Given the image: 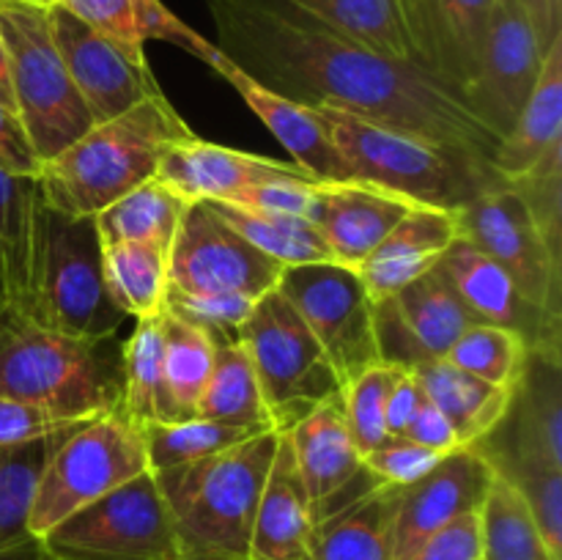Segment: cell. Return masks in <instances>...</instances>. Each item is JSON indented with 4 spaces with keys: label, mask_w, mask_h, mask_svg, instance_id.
Here are the masks:
<instances>
[{
    "label": "cell",
    "mask_w": 562,
    "mask_h": 560,
    "mask_svg": "<svg viewBox=\"0 0 562 560\" xmlns=\"http://www.w3.org/2000/svg\"><path fill=\"white\" fill-rule=\"evenodd\" d=\"M110 294L126 316H154L168 296V253L140 242H102Z\"/></svg>",
    "instance_id": "d590c367"
},
{
    "label": "cell",
    "mask_w": 562,
    "mask_h": 560,
    "mask_svg": "<svg viewBox=\"0 0 562 560\" xmlns=\"http://www.w3.org/2000/svg\"><path fill=\"white\" fill-rule=\"evenodd\" d=\"M423 395L442 412L459 434V443L481 445L505 421L514 388H497L448 360H431L412 368Z\"/></svg>",
    "instance_id": "f546056e"
},
{
    "label": "cell",
    "mask_w": 562,
    "mask_h": 560,
    "mask_svg": "<svg viewBox=\"0 0 562 560\" xmlns=\"http://www.w3.org/2000/svg\"><path fill=\"white\" fill-rule=\"evenodd\" d=\"M448 453H437L431 448L412 443L406 437H390L387 443L379 445L376 450L362 456L368 472L376 481L390 483V486H409V483L420 481L423 475L434 470L439 461Z\"/></svg>",
    "instance_id": "7dc6e473"
},
{
    "label": "cell",
    "mask_w": 562,
    "mask_h": 560,
    "mask_svg": "<svg viewBox=\"0 0 562 560\" xmlns=\"http://www.w3.org/2000/svg\"><path fill=\"white\" fill-rule=\"evenodd\" d=\"M165 382H168L170 401L176 406L179 421H190L198 412L203 388L212 373L217 340L206 329L184 322L165 311Z\"/></svg>",
    "instance_id": "8d00e7d4"
},
{
    "label": "cell",
    "mask_w": 562,
    "mask_h": 560,
    "mask_svg": "<svg viewBox=\"0 0 562 560\" xmlns=\"http://www.w3.org/2000/svg\"><path fill=\"white\" fill-rule=\"evenodd\" d=\"M283 3L373 53L415 64L395 0H283Z\"/></svg>",
    "instance_id": "e575fe53"
},
{
    "label": "cell",
    "mask_w": 562,
    "mask_h": 560,
    "mask_svg": "<svg viewBox=\"0 0 562 560\" xmlns=\"http://www.w3.org/2000/svg\"><path fill=\"white\" fill-rule=\"evenodd\" d=\"M404 437L412 439V443L423 445V448L437 450V453H453V450L464 448V445L459 443V434H456V428L450 426L448 417H445L442 412L426 399V395H423L420 406H417L415 417H412Z\"/></svg>",
    "instance_id": "816d5d0a"
},
{
    "label": "cell",
    "mask_w": 562,
    "mask_h": 560,
    "mask_svg": "<svg viewBox=\"0 0 562 560\" xmlns=\"http://www.w3.org/2000/svg\"><path fill=\"white\" fill-rule=\"evenodd\" d=\"M423 401V390L417 384L415 373L404 371L395 382V388L390 390L387 399V412H384V421H387V434L390 437H404L406 428H409L412 417H415L417 406Z\"/></svg>",
    "instance_id": "f5cc1de1"
},
{
    "label": "cell",
    "mask_w": 562,
    "mask_h": 560,
    "mask_svg": "<svg viewBox=\"0 0 562 560\" xmlns=\"http://www.w3.org/2000/svg\"><path fill=\"white\" fill-rule=\"evenodd\" d=\"M274 176H307L294 163L247 154L239 148L201 141L198 135L173 143L162 152L157 179L192 201H231L236 192L274 179Z\"/></svg>",
    "instance_id": "7402d4cb"
},
{
    "label": "cell",
    "mask_w": 562,
    "mask_h": 560,
    "mask_svg": "<svg viewBox=\"0 0 562 560\" xmlns=\"http://www.w3.org/2000/svg\"><path fill=\"white\" fill-rule=\"evenodd\" d=\"M327 119L346 181L376 187L417 206L461 209L481 192L503 184L494 168L459 152L373 124L340 110L318 108Z\"/></svg>",
    "instance_id": "5b68a950"
},
{
    "label": "cell",
    "mask_w": 562,
    "mask_h": 560,
    "mask_svg": "<svg viewBox=\"0 0 562 560\" xmlns=\"http://www.w3.org/2000/svg\"><path fill=\"white\" fill-rule=\"evenodd\" d=\"M44 201L36 179L0 170V313L31 316Z\"/></svg>",
    "instance_id": "d4e9b609"
},
{
    "label": "cell",
    "mask_w": 562,
    "mask_h": 560,
    "mask_svg": "<svg viewBox=\"0 0 562 560\" xmlns=\"http://www.w3.org/2000/svg\"><path fill=\"white\" fill-rule=\"evenodd\" d=\"M456 217L459 236L494 258L519 294L549 322L560 324V258L543 242L525 195L503 181L456 209Z\"/></svg>",
    "instance_id": "7c38bea8"
},
{
    "label": "cell",
    "mask_w": 562,
    "mask_h": 560,
    "mask_svg": "<svg viewBox=\"0 0 562 560\" xmlns=\"http://www.w3.org/2000/svg\"><path fill=\"white\" fill-rule=\"evenodd\" d=\"M0 108H5V110H11V113H16V108H14V91H11L9 49H5L3 33H0Z\"/></svg>",
    "instance_id": "11a10c76"
},
{
    "label": "cell",
    "mask_w": 562,
    "mask_h": 560,
    "mask_svg": "<svg viewBox=\"0 0 562 560\" xmlns=\"http://www.w3.org/2000/svg\"><path fill=\"white\" fill-rule=\"evenodd\" d=\"M543 55L547 49L519 0H494L467 104L499 141L514 130L530 99L541 77Z\"/></svg>",
    "instance_id": "9a60e30c"
},
{
    "label": "cell",
    "mask_w": 562,
    "mask_h": 560,
    "mask_svg": "<svg viewBox=\"0 0 562 560\" xmlns=\"http://www.w3.org/2000/svg\"><path fill=\"white\" fill-rule=\"evenodd\" d=\"M148 470L143 428L121 410L66 434L38 472L27 511V533L42 538L66 516L97 503Z\"/></svg>",
    "instance_id": "ba28073f"
},
{
    "label": "cell",
    "mask_w": 562,
    "mask_h": 560,
    "mask_svg": "<svg viewBox=\"0 0 562 560\" xmlns=\"http://www.w3.org/2000/svg\"><path fill=\"white\" fill-rule=\"evenodd\" d=\"M195 417L250 428V432L274 428L258 384L256 366L241 340H217V355L198 401Z\"/></svg>",
    "instance_id": "1f68e13d"
},
{
    "label": "cell",
    "mask_w": 562,
    "mask_h": 560,
    "mask_svg": "<svg viewBox=\"0 0 562 560\" xmlns=\"http://www.w3.org/2000/svg\"><path fill=\"white\" fill-rule=\"evenodd\" d=\"M401 486L376 483L313 525L311 560H393V519Z\"/></svg>",
    "instance_id": "f1b7e54d"
},
{
    "label": "cell",
    "mask_w": 562,
    "mask_h": 560,
    "mask_svg": "<svg viewBox=\"0 0 562 560\" xmlns=\"http://www.w3.org/2000/svg\"><path fill=\"white\" fill-rule=\"evenodd\" d=\"M311 533L313 516L305 483L296 470L289 437L280 432L278 450L258 500L247 560H311Z\"/></svg>",
    "instance_id": "484cf974"
},
{
    "label": "cell",
    "mask_w": 562,
    "mask_h": 560,
    "mask_svg": "<svg viewBox=\"0 0 562 560\" xmlns=\"http://www.w3.org/2000/svg\"><path fill=\"white\" fill-rule=\"evenodd\" d=\"M77 426H82V423L64 421V417L47 415V412L33 410V406H25L20 401H11L0 395V450H11L16 445L49 437V434L71 432Z\"/></svg>",
    "instance_id": "681fc988"
},
{
    "label": "cell",
    "mask_w": 562,
    "mask_h": 560,
    "mask_svg": "<svg viewBox=\"0 0 562 560\" xmlns=\"http://www.w3.org/2000/svg\"><path fill=\"white\" fill-rule=\"evenodd\" d=\"M38 168H42V163H38L16 113L0 108V170L11 176H31V179H36Z\"/></svg>",
    "instance_id": "f907efd6"
},
{
    "label": "cell",
    "mask_w": 562,
    "mask_h": 560,
    "mask_svg": "<svg viewBox=\"0 0 562 560\" xmlns=\"http://www.w3.org/2000/svg\"><path fill=\"white\" fill-rule=\"evenodd\" d=\"M187 201L157 176L97 214L102 242H140L170 253Z\"/></svg>",
    "instance_id": "d6a6232c"
},
{
    "label": "cell",
    "mask_w": 562,
    "mask_h": 560,
    "mask_svg": "<svg viewBox=\"0 0 562 560\" xmlns=\"http://www.w3.org/2000/svg\"><path fill=\"white\" fill-rule=\"evenodd\" d=\"M38 541L53 560H184L151 472L66 516Z\"/></svg>",
    "instance_id": "30bf717a"
},
{
    "label": "cell",
    "mask_w": 562,
    "mask_h": 560,
    "mask_svg": "<svg viewBox=\"0 0 562 560\" xmlns=\"http://www.w3.org/2000/svg\"><path fill=\"white\" fill-rule=\"evenodd\" d=\"M404 560H483L481 511L459 516L434 530Z\"/></svg>",
    "instance_id": "c3c4849f"
},
{
    "label": "cell",
    "mask_w": 562,
    "mask_h": 560,
    "mask_svg": "<svg viewBox=\"0 0 562 560\" xmlns=\"http://www.w3.org/2000/svg\"><path fill=\"white\" fill-rule=\"evenodd\" d=\"M503 423L514 426L510 445L503 450L477 448L483 453L527 456L562 470V379L560 357L530 351L514 388L510 410Z\"/></svg>",
    "instance_id": "4316f807"
},
{
    "label": "cell",
    "mask_w": 562,
    "mask_h": 560,
    "mask_svg": "<svg viewBox=\"0 0 562 560\" xmlns=\"http://www.w3.org/2000/svg\"><path fill=\"white\" fill-rule=\"evenodd\" d=\"M283 269L236 234L206 201L187 203L168 253L170 289L261 300L278 289Z\"/></svg>",
    "instance_id": "4fadbf2b"
},
{
    "label": "cell",
    "mask_w": 562,
    "mask_h": 560,
    "mask_svg": "<svg viewBox=\"0 0 562 560\" xmlns=\"http://www.w3.org/2000/svg\"><path fill=\"white\" fill-rule=\"evenodd\" d=\"M453 239H459L456 209H409L384 236L382 245L371 253V258L357 267L371 305H379L387 296L406 289L412 280L431 272L439 256L453 245Z\"/></svg>",
    "instance_id": "cb8c5ba5"
},
{
    "label": "cell",
    "mask_w": 562,
    "mask_h": 560,
    "mask_svg": "<svg viewBox=\"0 0 562 560\" xmlns=\"http://www.w3.org/2000/svg\"><path fill=\"white\" fill-rule=\"evenodd\" d=\"M437 269L475 322L514 329L527 340L530 351L560 357V324L549 322L538 307H532L519 294L510 275L472 242L464 236L453 239V245L439 256Z\"/></svg>",
    "instance_id": "ffe728a7"
},
{
    "label": "cell",
    "mask_w": 562,
    "mask_h": 560,
    "mask_svg": "<svg viewBox=\"0 0 562 560\" xmlns=\"http://www.w3.org/2000/svg\"><path fill=\"white\" fill-rule=\"evenodd\" d=\"M33 3H36V0H33Z\"/></svg>",
    "instance_id": "680465c9"
},
{
    "label": "cell",
    "mask_w": 562,
    "mask_h": 560,
    "mask_svg": "<svg viewBox=\"0 0 562 560\" xmlns=\"http://www.w3.org/2000/svg\"><path fill=\"white\" fill-rule=\"evenodd\" d=\"M47 22L55 47L93 124L115 119L143 99L162 93L146 55L132 53L113 38L102 36L60 3L47 5Z\"/></svg>",
    "instance_id": "5bb4252c"
},
{
    "label": "cell",
    "mask_w": 562,
    "mask_h": 560,
    "mask_svg": "<svg viewBox=\"0 0 562 560\" xmlns=\"http://www.w3.org/2000/svg\"><path fill=\"white\" fill-rule=\"evenodd\" d=\"M417 69L467 102L494 0H395Z\"/></svg>",
    "instance_id": "e0dca14e"
},
{
    "label": "cell",
    "mask_w": 562,
    "mask_h": 560,
    "mask_svg": "<svg viewBox=\"0 0 562 560\" xmlns=\"http://www.w3.org/2000/svg\"><path fill=\"white\" fill-rule=\"evenodd\" d=\"M214 47L269 91L426 137L492 168L499 137L415 64L379 55L283 0H206Z\"/></svg>",
    "instance_id": "6da1fadb"
},
{
    "label": "cell",
    "mask_w": 562,
    "mask_h": 560,
    "mask_svg": "<svg viewBox=\"0 0 562 560\" xmlns=\"http://www.w3.org/2000/svg\"><path fill=\"white\" fill-rule=\"evenodd\" d=\"M470 324H475V318L437 267L373 305L379 357L409 371L423 362L445 360Z\"/></svg>",
    "instance_id": "2e32d148"
},
{
    "label": "cell",
    "mask_w": 562,
    "mask_h": 560,
    "mask_svg": "<svg viewBox=\"0 0 562 560\" xmlns=\"http://www.w3.org/2000/svg\"><path fill=\"white\" fill-rule=\"evenodd\" d=\"M209 69L217 71L225 82L234 86V91L245 99L247 108L283 143V148L291 154V163L296 168H302L316 181H329V184L346 181L344 163H340L338 148H335L322 110L269 91L267 86L245 75L239 66L231 64L220 49L212 64H209Z\"/></svg>",
    "instance_id": "44dd1931"
},
{
    "label": "cell",
    "mask_w": 562,
    "mask_h": 560,
    "mask_svg": "<svg viewBox=\"0 0 562 560\" xmlns=\"http://www.w3.org/2000/svg\"><path fill=\"white\" fill-rule=\"evenodd\" d=\"M417 203L360 181H322L311 223L327 239L335 261L357 269L384 242L401 217Z\"/></svg>",
    "instance_id": "603a6c76"
},
{
    "label": "cell",
    "mask_w": 562,
    "mask_h": 560,
    "mask_svg": "<svg viewBox=\"0 0 562 560\" xmlns=\"http://www.w3.org/2000/svg\"><path fill=\"white\" fill-rule=\"evenodd\" d=\"M206 203L236 231V234L245 236L252 247H258L263 256L278 261L280 267L335 261L324 234L307 217L252 212V209H241L223 201Z\"/></svg>",
    "instance_id": "836d02e7"
},
{
    "label": "cell",
    "mask_w": 562,
    "mask_h": 560,
    "mask_svg": "<svg viewBox=\"0 0 562 560\" xmlns=\"http://www.w3.org/2000/svg\"><path fill=\"white\" fill-rule=\"evenodd\" d=\"M124 377L113 338L82 340L0 313V395L64 421L119 410Z\"/></svg>",
    "instance_id": "277c9868"
},
{
    "label": "cell",
    "mask_w": 562,
    "mask_h": 560,
    "mask_svg": "<svg viewBox=\"0 0 562 560\" xmlns=\"http://www.w3.org/2000/svg\"><path fill=\"white\" fill-rule=\"evenodd\" d=\"M0 33L9 49L16 119L44 163L91 130L93 119L55 47L47 5L0 0Z\"/></svg>",
    "instance_id": "52a82bcc"
},
{
    "label": "cell",
    "mask_w": 562,
    "mask_h": 560,
    "mask_svg": "<svg viewBox=\"0 0 562 560\" xmlns=\"http://www.w3.org/2000/svg\"><path fill=\"white\" fill-rule=\"evenodd\" d=\"M527 355H530V346L519 333L497 327V324L475 322L456 338L445 360L488 384L516 388L525 371Z\"/></svg>",
    "instance_id": "60d3db41"
},
{
    "label": "cell",
    "mask_w": 562,
    "mask_h": 560,
    "mask_svg": "<svg viewBox=\"0 0 562 560\" xmlns=\"http://www.w3.org/2000/svg\"><path fill=\"white\" fill-rule=\"evenodd\" d=\"M494 472L519 492L543 538L549 558L562 560V470L527 456L486 453Z\"/></svg>",
    "instance_id": "ab89813d"
},
{
    "label": "cell",
    "mask_w": 562,
    "mask_h": 560,
    "mask_svg": "<svg viewBox=\"0 0 562 560\" xmlns=\"http://www.w3.org/2000/svg\"><path fill=\"white\" fill-rule=\"evenodd\" d=\"M27 318L71 338H115L126 313L110 294L97 217H66L44 206L42 250Z\"/></svg>",
    "instance_id": "8992f818"
},
{
    "label": "cell",
    "mask_w": 562,
    "mask_h": 560,
    "mask_svg": "<svg viewBox=\"0 0 562 560\" xmlns=\"http://www.w3.org/2000/svg\"><path fill=\"white\" fill-rule=\"evenodd\" d=\"M404 371H409V368H401L395 362L382 360L376 366L366 368L362 373H357L340 390L346 423H349L351 439H355L357 450L362 456L371 453V450H376L379 445H384L390 439L384 412H387L390 390L395 388V382H398V377Z\"/></svg>",
    "instance_id": "7bdbcfd3"
},
{
    "label": "cell",
    "mask_w": 562,
    "mask_h": 560,
    "mask_svg": "<svg viewBox=\"0 0 562 560\" xmlns=\"http://www.w3.org/2000/svg\"><path fill=\"white\" fill-rule=\"evenodd\" d=\"M278 291L318 340L340 390L357 373L382 362L373 333V305L357 269L338 261L285 267Z\"/></svg>",
    "instance_id": "8fae6325"
},
{
    "label": "cell",
    "mask_w": 562,
    "mask_h": 560,
    "mask_svg": "<svg viewBox=\"0 0 562 560\" xmlns=\"http://www.w3.org/2000/svg\"><path fill=\"white\" fill-rule=\"evenodd\" d=\"M195 132L165 93L99 121L75 143L44 159L36 173L44 206L66 217H97L102 209L157 176L159 157Z\"/></svg>",
    "instance_id": "7a4b0ae2"
},
{
    "label": "cell",
    "mask_w": 562,
    "mask_h": 560,
    "mask_svg": "<svg viewBox=\"0 0 562 560\" xmlns=\"http://www.w3.org/2000/svg\"><path fill=\"white\" fill-rule=\"evenodd\" d=\"M38 5H53V3H60V0H36Z\"/></svg>",
    "instance_id": "9f6ffc18"
},
{
    "label": "cell",
    "mask_w": 562,
    "mask_h": 560,
    "mask_svg": "<svg viewBox=\"0 0 562 560\" xmlns=\"http://www.w3.org/2000/svg\"><path fill=\"white\" fill-rule=\"evenodd\" d=\"M165 311L154 316L137 318L135 329L121 346V390L119 410L130 417L135 426L148 423H176V406L170 401L168 382H165V335H162Z\"/></svg>",
    "instance_id": "4dcf8cb0"
},
{
    "label": "cell",
    "mask_w": 562,
    "mask_h": 560,
    "mask_svg": "<svg viewBox=\"0 0 562 560\" xmlns=\"http://www.w3.org/2000/svg\"><path fill=\"white\" fill-rule=\"evenodd\" d=\"M256 302L241 294H192L168 285L165 311L206 329L214 340H236Z\"/></svg>",
    "instance_id": "ee69618b"
},
{
    "label": "cell",
    "mask_w": 562,
    "mask_h": 560,
    "mask_svg": "<svg viewBox=\"0 0 562 560\" xmlns=\"http://www.w3.org/2000/svg\"><path fill=\"white\" fill-rule=\"evenodd\" d=\"M140 3L143 0H60L64 9L80 16L93 31L132 53L146 55V44L140 38Z\"/></svg>",
    "instance_id": "bcb514c9"
},
{
    "label": "cell",
    "mask_w": 562,
    "mask_h": 560,
    "mask_svg": "<svg viewBox=\"0 0 562 560\" xmlns=\"http://www.w3.org/2000/svg\"><path fill=\"white\" fill-rule=\"evenodd\" d=\"M530 16L543 49L552 47L554 38L562 36V0H519Z\"/></svg>",
    "instance_id": "db71d44e"
},
{
    "label": "cell",
    "mask_w": 562,
    "mask_h": 560,
    "mask_svg": "<svg viewBox=\"0 0 562 560\" xmlns=\"http://www.w3.org/2000/svg\"><path fill=\"white\" fill-rule=\"evenodd\" d=\"M318 184H322V181L311 179V176H274V179L258 181V184L236 192L231 201L223 203L252 209V212L291 214V217L311 220Z\"/></svg>",
    "instance_id": "f6af8a7d"
},
{
    "label": "cell",
    "mask_w": 562,
    "mask_h": 560,
    "mask_svg": "<svg viewBox=\"0 0 562 560\" xmlns=\"http://www.w3.org/2000/svg\"><path fill=\"white\" fill-rule=\"evenodd\" d=\"M494 467L477 445L445 456L420 481L401 486L393 519V560H404L423 538L464 514L481 511Z\"/></svg>",
    "instance_id": "d6986e66"
},
{
    "label": "cell",
    "mask_w": 562,
    "mask_h": 560,
    "mask_svg": "<svg viewBox=\"0 0 562 560\" xmlns=\"http://www.w3.org/2000/svg\"><path fill=\"white\" fill-rule=\"evenodd\" d=\"M483 560H552L525 500L494 472L481 505Z\"/></svg>",
    "instance_id": "74e56055"
},
{
    "label": "cell",
    "mask_w": 562,
    "mask_h": 560,
    "mask_svg": "<svg viewBox=\"0 0 562 560\" xmlns=\"http://www.w3.org/2000/svg\"><path fill=\"white\" fill-rule=\"evenodd\" d=\"M285 437L305 483L313 525L382 483L368 472L351 439L340 393L313 406L294 426L285 428Z\"/></svg>",
    "instance_id": "ac0fdd59"
},
{
    "label": "cell",
    "mask_w": 562,
    "mask_h": 560,
    "mask_svg": "<svg viewBox=\"0 0 562 560\" xmlns=\"http://www.w3.org/2000/svg\"><path fill=\"white\" fill-rule=\"evenodd\" d=\"M66 434L69 432L49 434V437L5 450L3 461H0V549L14 547L31 536L27 533V511H31L38 472Z\"/></svg>",
    "instance_id": "b9f144b4"
},
{
    "label": "cell",
    "mask_w": 562,
    "mask_h": 560,
    "mask_svg": "<svg viewBox=\"0 0 562 560\" xmlns=\"http://www.w3.org/2000/svg\"><path fill=\"white\" fill-rule=\"evenodd\" d=\"M236 340H241L256 366L278 432L291 428L313 406L340 393L327 355L278 289L256 302Z\"/></svg>",
    "instance_id": "9c48e42d"
},
{
    "label": "cell",
    "mask_w": 562,
    "mask_h": 560,
    "mask_svg": "<svg viewBox=\"0 0 562 560\" xmlns=\"http://www.w3.org/2000/svg\"><path fill=\"white\" fill-rule=\"evenodd\" d=\"M558 148H562V36L543 55L541 77L514 130L497 143L492 168L499 181L514 184Z\"/></svg>",
    "instance_id": "83f0119b"
},
{
    "label": "cell",
    "mask_w": 562,
    "mask_h": 560,
    "mask_svg": "<svg viewBox=\"0 0 562 560\" xmlns=\"http://www.w3.org/2000/svg\"><path fill=\"white\" fill-rule=\"evenodd\" d=\"M252 434L261 432L206 421V417H190V421L176 423H148V426H143L148 470H168V467L190 464V461L223 453V450L245 443Z\"/></svg>",
    "instance_id": "f35d334b"
},
{
    "label": "cell",
    "mask_w": 562,
    "mask_h": 560,
    "mask_svg": "<svg viewBox=\"0 0 562 560\" xmlns=\"http://www.w3.org/2000/svg\"><path fill=\"white\" fill-rule=\"evenodd\" d=\"M3 456H5V450H0V461H3Z\"/></svg>",
    "instance_id": "6f0895ef"
},
{
    "label": "cell",
    "mask_w": 562,
    "mask_h": 560,
    "mask_svg": "<svg viewBox=\"0 0 562 560\" xmlns=\"http://www.w3.org/2000/svg\"><path fill=\"white\" fill-rule=\"evenodd\" d=\"M278 439L267 428L223 453L151 472L184 560H247Z\"/></svg>",
    "instance_id": "3957f363"
}]
</instances>
